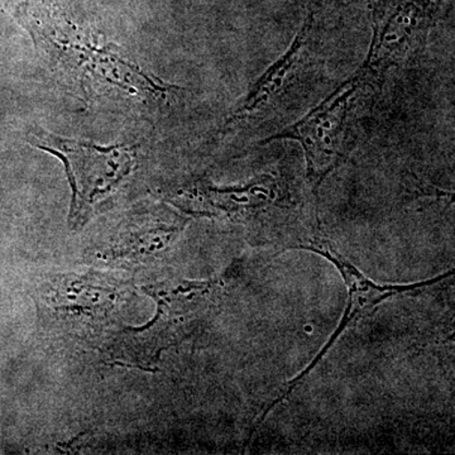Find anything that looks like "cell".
<instances>
[{
    "label": "cell",
    "mask_w": 455,
    "mask_h": 455,
    "mask_svg": "<svg viewBox=\"0 0 455 455\" xmlns=\"http://www.w3.org/2000/svg\"><path fill=\"white\" fill-rule=\"evenodd\" d=\"M444 0H381L373 9V38L364 71L379 84L392 68L418 53Z\"/></svg>",
    "instance_id": "3957f363"
},
{
    "label": "cell",
    "mask_w": 455,
    "mask_h": 455,
    "mask_svg": "<svg viewBox=\"0 0 455 455\" xmlns=\"http://www.w3.org/2000/svg\"><path fill=\"white\" fill-rule=\"evenodd\" d=\"M355 2H363V0H311V14L315 13L316 9L326 7V5H348Z\"/></svg>",
    "instance_id": "8992f818"
},
{
    "label": "cell",
    "mask_w": 455,
    "mask_h": 455,
    "mask_svg": "<svg viewBox=\"0 0 455 455\" xmlns=\"http://www.w3.org/2000/svg\"><path fill=\"white\" fill-rule=\"evenodd\" d=\"M22 25L51 61L86 90L90 83L112 85L132 95L166 98L178 92L158 77L125 60L112 44L77 26L57 0H25L18 11Z\"/></svg>",
    "instance_id": "6da1fadb"
},
{
    "label": "cell",
    "mask_w": 455,
    "mask_h": 455,
    "mask_svg": "<svg viewBox=\"0 0 455 455\" xmlns=\"http://www.w3.org/2000/svg\"><path fill=\"white\" fill-rule=\"evenodd\" d=\"M313 27L314 14H310L290 49L257 80L247 97L228 118L226 127L239 122L268 118L269 114L278 112V108L289 101V94L299 89L301 75L307 70Z\"/></svg>",
    "instance_id": "5b68a950"
},
{
    "label": "cell",
    "mask_w": 455,
    "mask_h": 455,
    "mask_svg": "<svg viewBox=\"0 0 455 455\" xmlns=\"http://www.w3.org/2000/svg\"><path fill=\"white\" fill-rule=\"evenodd\" d=\"M35 139V146L65 164L74 188L75 214L113 191L133 170V154L124 146L92 145L44 131Z\"/></svg>",
    "instance_id": "277c9868"
},
{
    "label": "cell",
    "mask_w": 455,
    "mask_h": 455,
    "mask_svg": "<svg viewBox=\"0 0 455 455\" xmlns=\"http://www.w3.org/2000/svg\"><path fill=\"white\" fill-rule=\"evenodd\" d=\"M372 79L363 70H359L339 88L300 121L291 127L274 134L260 142L268 145L272 140H296L304 148L307 170L316 184L339 164L344 155L340 147L347 130L349 116L364 90L373 85Z\"/></svg>",
    "instance_id": "7a4b0ae2"
}]
</instances>
